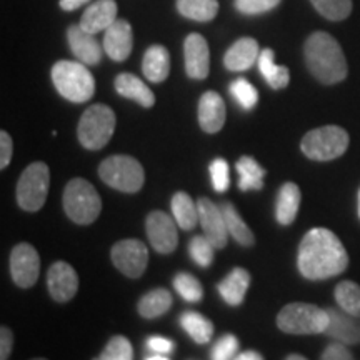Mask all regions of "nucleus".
Listing matches in <instances>:
<instances>
[{
	"label": "nucleus",
	"instance_id": "nucleus-20",
	"mask_svg": "<svg viewBox=\"0 0 360 360\" xmlns=\"http://www.w3.org/2000/svg\"><path fill=\"white\" fill-rule=\"evenodd\" d=\"M260 49L257 40L252 37H242L229 47L224 56V65L227 70L244 72L249 70L255 62H259Z\"/></svg>",
	"mask_w": 360,
	"mask_h": 360
},
{
	"label": "nucleus",
	"instance_id": "nucleus-29",
	"mask_svg": "<svg viewBox=\"0 0 360 360\" xmlns=\"http://www.w3.org/2000/svg\"><path fill=\"white\" fill-rule=\"evenodd\" d=\"M237 174H238V188L242 192L247 191H262L265 170L254 157H240L237 160Z\"/></svg>",
	"mask_w": 360,
	"mask_h": 360
},
{
	"label": "nucleus",
	"instance_id": "nucleus-38",
	"mask_svg": "<svg viewBox=\"0 0 360 360\" xmlns=\"http://www.w3.org/2000/svg\"><path fill=\"white\" fill-rule=\"evenodd\" d=\"M214 252L215 247L210 244V240L205 236H195L188 244V254L199 267L207 269L212 265Z\"/></svg>",
	"mask_w": 360,
	"mask_h": 360
},
{
	"label": "nucleus",
	"instance_id": "nucleus-15",
	"mask_svg": "<svg viewBox=\"0 0 360 360\" xmlns=\"http://www.w3.org/2000/svg\"><path fill=\"white\" fill-rule=\"evenodd\" d=\"M184 57H186V72L191 79L204 80L210 72L209 44L200 34L187 35L184 42Z\"/></svg>",
	"mask_w": 360,
	"mask_h": 360
},
{
	"label": "nucleus",
	"instance_id": "nucleus-13",
	"mask_svg": "<svg viewBox=\"0 0 360 360\" xmlns=\"http://www.w3.org/2000/svg\"><path fill=\"white\" fill-rule=\"evenodd\" d=\"M197 207H199V222L202 225V231H204V236L209 238L210 244L215 249H225L231 236H229L227 227H225V219L222 210H220V205L214 204L212 200L205 199V197H200L197 200Z\"/></svg>",
	"mask_w": 360,
	"mask_h": 360
},
{
	"label": "nucleus",
	"instance_id": "nucleus-5",
	"mask_svg": "<svg viewBox=\"0 0 360 360\" xmlns=\"http://www.w3.org/2000/svg\"><path fill=\"white\" fill-rule=\"evenodd\" d=\"M64 210L72 222L89 225L101 215L102 200L97 188L85 179H72L64 191Z\"/></svg>",
	"mask_w": 360,
	"mask_h": 360
},
{
	"label": "nucleus",
	"instance_id": "nucleus-35",
	"mask_svg": "<svg viewBox=\"0 0 360 360\" xmlns=\"http://www.w3.org/2000/svg\"><path fill=\"white\" fill-rule=\"evenodd\" d=\"M174 287L177 290V294L182 297L186 302H200L202 297H204V289H202V283L199 278H195L192 274L187 272H179L174 278Z\"/></svg>",
	"mask_w": 360,
	"mask_h": 360
},
{
	"label": "nucleus",
	"instance_id": "nucleus-32",
	"mask_svg": "<svg viewBox=\"0 0 360 360\" xmlns=\"http://www.w3.org/2000/svg\"><path fill=\"white\" fill-rule=\"evenodd\" d=\"M177 11L186 19L195 22H209L219 12L217 0H177Z\"/></svg>",
	"mask_w": 360,
	"mask_h": 360
},
{
	"label": "nucleus",
	"instance_id": "nucleus-26",
	"mask_svg": "<svg viewBox=\"0 0 360 360\" xmlns=\"http://www.w3.org/2000/svg\"><path fill=\"white\" fill-rule=\"evenodd\" d=\"M259 70L274 90L285 89L290 82V72L285 65L276 64V53L272 49H264L259 56Z\"/></svg>",
	"mask_w": 360,
	"mask_h": 360
},
{
	"label": "nucleus",
	"instance_id": "nucleus-50",
	"mask_svg": "<svg viewBox=\"0 0 360 360\" xmlns=\"http://www.w3.org/2000/svg\"><path fill=\"white\" fill-rule=\"evenodd\" d=\"M357 210H359V217H360V191H359V205H357Z\"/></svg>",
	"mask_w": 360,
	"mask_h": 360
},
{
	"label": "nucleus",
	"instance_id": "nucleus-7",
	"mask_svg": "<svg viewBox=\"0 0 360 360\" xmlns=\"http://www.w3.org/2000/svg\"><path fill=\"white\" fill-rule=\"evenodd\" d=\"M349 141L347 130L339 125H326V127L314 129L305 134L300 142V150L310 160L328 162L345 154Z\"/></svg>",
	"mask_w": 360,
	"mask_h": 360
},
{
	"label": "nucleus",
	"instance_id": "nucleus-28",
	"mask_svg": "<svg viewBox=\"0 0 360 360\" xmlns=\"http://www.w3.org/2000/svg\"><path fill=\"white\" fill-rule=\"evenodd\" d=\"M175 222L182 231H192L199 222V207L187 192H177L170 202Z\"/></svg>",
	"mask_w": 360,
	"mask_h": 360
},
{
	"label": "nucleus",
	"instance_id": "nucleus-23",
	"mask_svg": "<svg viewBox=\"0 0 360 360\" xmlns=\"http://www.w3.org/2000/svg\"><path fill=\"white\" fill-rule=\"evenodd\" d=\"M250 285V274L245 269H233L224 281L217 283V290L222 299L232 307H238L244 302L247 290Z\"/></svg>",
	"mask_w": 360,
	"mask_h": 360
},
{
	"label": "nucleus",
	"instance_id": "nucleus-47",
	"mask_svg": "<svg viewBox=\"0 0 360 360\" xmlns=\"http://www.w3.org/2000/svg\"><path fill=\"white\" fill-rule=\"evenodd\" d=\"M233 360H264V357L259 352H255V350H245V352L237 354Z\"/></svg>",
	"mask_w": 360,
	"mask_h": 360
},
{
	"label": "nucleus",
	"instance_id": "nucleus-8",
	"mask_svg": "<svg viewBox=\"0 0 360 360\" xmlns=\"http://www.w3.org/2000/svg\"><path fill=\"white\" fill-rule=\"evenodd\" d=\"M98 175L107 186L119 192L135 193L146 182L142 164L130 155H112L98 165Z\"/></svg>",
	"mask_w": 360,
	"mask_h": 360
},
{
	"label": "nucleus",
	"instance_id": "nucleus-2",
	"mask_svg": "<svg viewBox=\"0 0 360 360\" xmlns=\"http://www.w3.org/2000/svg\"><path fill=\"white\" fill-rule=\"evenodd\" d=\"M304 58L310 74L321 84L334 85L347 77V60L339 42L327 32H314L305 40Z\"/></svg>",
	"mask_w": 360,
	"mask_h": 360
},
{
	"label": "nucleus",
	"instance_id": "nucleus-44",
	"mask_svg": "<svg viewBox=\"0 0 360 360\" xmlns=\"http://www.w3.org/2000/svg\"><path fill=\"white\" fill-rule=\"evenodd\" d=\"M13 154V143L12 137L8 135L6 130L0 132V169H6L12 160Z\"/></svg>",
	"mask_w": 360,
	"mask_h": 360
},
{
	"label": "nucleus",
	"instance_id": "nucleus-9",
	"mask_svg": "<svg viewBox=\"0 0 360 360\" xmlns=\"http://www.w3.org/2000/svg\"><path fill=\"white\" fill-rule=\"evenodd\" d=\"M51 170L44 162H34L22 172L17 182V204L27 212H37L47 200Z\"/></svg>",
	"mask_w": 360,
	"mask_h": 360
},
{
	"label": "nucleus",
	"instance_id": "nucleus-3",
	"mask_svg": "<svg viewBox=\"0 0 360 360\" xmlns=\"http://www.w3.org/2000/svg\"><path fill=\"white\" fill-rule=\"evenodd\" d=\"M52 82L67 101L82 103L96 94V80L82 62L58 60L52 67Z\"/></svg>",
	"mask_w": 360,
	"mask_h": 360
},
{
	"label": "nucleus",
	"instance_id": "nucleus-36",
	"mask_svg": "<svg viewBox=\"0 0 360 360\" xmlns=\"http://www.w3.org/2000/svg\"><path fill=\"white\" fill-rule=\"evenodd\" d=\"M94 360H134L132 344L124 335L112 337L102 354Z\"/></svg>",
	"mask_w": 360,
	"mask_h": 360
},
{
	"label": "nucleus",
	"instance_id": "nucleus-25",
	"mask_svg": "<svg viewBox=\"0 0 360 360\" xmlns=\"http://www.w3.org/2000/svg\"><path fill=\"white\" fill-rule=\"evenodd\" d=\"M302 193L294 182H287L281 187L276 202V219L281 225H290L294 222L300 209Z\"/></svg>",
	"mask_w": 360,
	"mask_h": 360
},
{
	"label": "nucleus",
	"instance_id": "nucleus-40",
	"mask_svg": "<svg viewBox=\"0 0 360 360\" xmlns=\"http://www.w3.org/2000/svg\"><path fill=\"white\" fill-rule=\"evenodd\" d=\"M238 350V340L236 335L225 334L215 342L210 350V360H233Z\"/></svg>",
	"mask_w": 360,
	"mask_h": 360
},
{
	"label": "nucleus",
	"instance_id": "nucleus-14",
	"mask_svg": "<svg viewBox=\"0 0 360 360\" xmlns=\"http://www.w3.org/2000/svg\"><path fill=\"white\" fill-rule=\"evenodd\" d=\"M47 289L57 302H69L79 290V277L67 262H56L47 272Z\"/></svg>",
	"mask_w": 360,
	"mask_h": 360
},
{
	"label": "nucleus",
	"instance_id": "nucleus-33",
	"mask_svg": "<svg viewBox=\"0 0 360 360\" xmlns=\"http://www.w3.org/2000/svg\"><path fill=\"white\" fill-rule=\"evenodd\" d=\"M337 305L354 317L360 319V285L355 282L344 281L335 287Z\"/></svg>",
	"mask_w": 360,
	"mask_h": 360
},
{
	"label": "nucleus",
	"instance_id": "nucleus-49",
	"mask_svg": "<svg viewBox=\"0 0 360 360\" xmlns=\"http://www.w3.org/2000/svg\"><path fill=\"white\" fill-rule=\"evenodd\" d=\"M285 360H307V359L302 357V355H299V354H290Z\"/></svg>",
	"mask_w": 360,
	"mask_h": 360
},
{
	"label": "nucleus",
	"instance_id": "nucleus-21",
	"mask_svg": "<svg viewBox=\"0 0 360 360\" xmlns=\"http://www.w3.org/2000/svg\"><path fill=\"white\" fill-rule=\"evenodd\" d=\"M117 20L115 0H97L90 4L80 19V27L89 34H98L107 30Z\"/></svg>",
	"mask_w": 360,
	"mask_h": 360
},
{
	"label": "nucleus",
	"instance_id": "nucleus-24",
	"mask_svg": "<svg viewBox=\"0 0 360 360\" xmlns=\"http://www.w3.org/2000/svg\"><path fill=\"white\" fill-rule=\"evenodd\" d=\"M142 72L154 84L164 82L170 74V56L164 45H152L143 53Z\"/></svg>",
	"mask_w": 360,
	"mask_h": 360
},
{
	"label": "nucleus",
	"instance_id": "nucleus-30",
	"mask_svg": "<svg viewBox=\"0 0 360 360\" xmlns=\"http://www.w3.org/2000/svg\"><path fill=\"white\" fill-rule=\"evenodd\" d=\"M179 323L197 344H207L214 335V323L202 314L193 312V310H187L180 315Z\"/></svg>",
	"mask_w": 360,
	"mask_h": 360
},
{
	"label": "nucleus",
	"instance_id": "nucleus-6",
	"mask_svg": "<svg viewBox=\"0 0 360 360\" xmlns=\"http://www.w3.org/2000/svg\"><path fill=\"white\" fill-rule=\"evenodd\" d=\"M115 132V114L105 103L90 105L79 120L77 137L87 150H101Z\"/></svg>",
	"mask_w": 360,
	"mask_h": 360
},
{
	"label": "nucleus",
	"instance_id": "nucleus-1",
	"mask_svg": "<svg viewBox=\"0 0 360 360\" xmlns=\"http://www.w3.org/2000/svg\"><path fill=\"white\" fill-rule=\"evenodd\" d=\"M349 254L344 244L328 229H310L299 245L297 267L307 281H326L344 272Z\"/></svg>",
	"mask_w": 360,
	"mask_h": 360
},
{
	"label": "nucleus",
	"instance_id": "nucleus-39",
	"mask_svg": "<svg viewBox=\"0 0 360 360\" xmlns=\"http://www.w3.org/2000/svg\"><path fill=\"white\" fill-rule=\"evenodd\" d=\"M210 172V182L215 192L224 193L231 186V170H229V164L225 159H215L212 164L209 165Z\"/></svg>",
	"mask_w": 360,
	"mask_h": 360
},
{
	"label": "nucleus",
	"instance_id": "nucleus-46",
	"mask_svg": "<svg viewBox=\"0 0 360 360\" xmlns=\"http://www.w3.org/2000/svg\"><path fill=\"white\" fill-rule=\"evenodd\" d=\"M89 2L90 0H58V6H60L62 11L72 12V11H77V8H80Z\"/></svg>",
	"mask_w": 360,
	"mask_h": 360
},
{
	"label": "nucleus",
	"instance_id": "nucleus-48",
	"mask_svg": "<svg viewBox=\"0 0 360 360\" xmlns=\"http://www.w3.org/2000/svg\"><path fill=\"white\" fill-rule=\"evenodd\" d=\"M146 360H169V359L165 357V355H160V354H152V355H148V357H147Z\"/></svg>",
	"mask_w": 360,
	"mask_h": 360
},
{
	"label": "nucleus",
	"instance_id": "nucleus-17",
	"mask_svg": "<svg viewBox=\"0 0 360 360\" xmlns=\"http://www.w3.org/2000/svg\"><path fill=\"white\" fill-rule=\"evenodd\" d=\"M330 322L326 328L327 337L345 345L360 344V319L339 309H327Z\"/></svg>",
	"mask_w": 360,
	"mask_h": 360
},
{
	"label": "nucleus",
	"instance_id": "nucleus-11",
	"mask_svg": "<svg viewBox=\"0 0 360 360\" xmlns=\"http://www.w3.org/2000/svg\"><path fill=\"white\" fill-rule=\"evenodd\" d=\"M40 257L39 252L27 242H20L12 249L11 276L15 285L29 289L39 281Z\"/></svg>",
	"mask_w": 360,
	"mask_h": 360
},
{
	"label": "nucleus",
	"instance_id": "nucleus-51",
	"mask_svg": "<svg viewBox=\"0 0 360 360\" xmlns=\"http://www.w3.org/2000/svg\"><path fill=\"white\" fill-rule=\"evenodd\" d=\"M32 360H47V359H32Z\"/></svg>",
	"mask_w": 360,
	"mask_h": 360
},
{
	"label": "nucleus",
	"instance_id": "nucleus-37",
	"mask_svg": "<svg viewBox=\"0 0 360 360\" xmlns=\"http://www.w3.org/2000/svg\"><path fill=\"white\" fill-rule=\"evenodd\" d=\"M231 94L244 110H252L259 102L257 89L247 79H237L231 84Z\"/></svg>",
	"mask_w": 360,
	"mask_h": 360
},
{
	"label": "nucleus",
	"instance_id": "nucleus-18",
	"mask_svg": "<svg viewBox=\"0 0 360 360\" xmlns=\"http://www.w3.org/2000/svg\"><path fill=\"white\" fill-rule=\"evenodd\" d=\"M67 39H69L70 51L74 52V56L79 58L80 62L85 65H97L101 64L103 45L94 37V34L85 32L80 25H72L69 27V32H67Z\"/></svg>",
	"mask_w": 360,
	"mask_h": 360
},
{
	"label": "nucleus",
	"instance_id": "nucleus-45",
	"mask_svg": "<svg viewBox=\"0 0 360 360\" xmlns=\"http://www.w3.org/2000/svg\"><path fill=\"white\" fill-rule=\"evenodd\" d=\"M13 349V334L8 327L0 328V360H8Z\"/></svg>",
	"mask_w": 360,
	"mask_h": 360
},
{
	"label": "nucleus",
	"instance_id": "nucleus-4",
	"mask_svg": "<svg viewBox=\"0 0 360 360\" xmlns=\"http://www.w3.org/2000/svg\"><path fill=\"white\" fill-rule=\"evenodd\" d=\"M328 322L330 317L326 309L304 302L287 304L277 315V327L290 335L323 334Z\"/></svg>",
	"mask_w": 360,
	"mask_h": 360
},
{
	"label": "nucleus",
	"instance_id": "nucleus-16",
	"mask_svg": "<svg viewBox=\"0 0 360 360\" xmlns=\"http://www.w3.org/2000/svg\"><path fill=\"white\" fill-rule=\"evenodd\" d=\"M103 51L112 60L124 62L127 60L134 47L132 27L127 20L117 19L103 35Z\"/></svg>",
	"mask_w": 360,
	"mask_h": 360
},
{
	"label": "nucleus",
	"instance_id": "nucleus-12",
	"mask_svg": "<svg viewBox=\"0 0 360 360\" xmlns=\"http://www.w3.org/2000/svg\"><path fill=\"white\" fill-rule=\"evenodd\" d=\"M177 222L162 210H154L146 220V231L150 244L159 254H172L177 249L179 232Z\"/></svg>",
	"mask_w": 360,
	"mask_h": 360
},
{
	"label": "nucleus",
	"instance_id": "nucleus-41",
	"mask_svg": "<svg viewBox=\"0 0 360 360\" xmlns=\"http://www.w3.org/2000/svg\"><path fill=\"white\" fill-rule=\"evenodd\" d=\"M278 4H281V0H236L233 6L240 13L257 15V13L274 11Z\"/></svg>",
	"mask_w": 360,
	"mask_h": 360
},
{
	"label": "nucleus",
	"instance_id": "nucleus-10",
	"mask_svg": "<svg viewBox=\"0 0 360 360\" xmlns=\"http://www.w3.org/2000/svg\"><path fill=\"white\" fill-rule=\"evenodd\" d=\"M112 264L115 265L124 276L139 278L146 272L148 264V249L146 244L135 238L120 240L112 247Z\"/></svg>",
	"mask_w": 360,
	"mask_h": 360
},
{
	"label": "nucleus",
	"instance_id": "nucleus-31",
	"mask_svg": "<svg viewBox=\"0 0 360 360\" xmlns=\"http://www.w3.org/2000/svg\"><path fill=\"white\" fill-rule=\"evenodd\" d=\"M172 307V295L167 289H154L139 300V314L143 319H157Z\"/></svg>",
	"mask_w": 360,
	"mask_h": 360
},
{
	"label": "nucleus",
	"instance_id": "nucleus-43",
	"mask_svg": "<svg viewBox=\"0 0 360 360\" xmlns=\"http://www.w3.org/2000/svg\"><path fill=\"white\" fill-rule=\"evenodd\" d=\"M321 360H354V355L342 342H332L323 350Z\"/></svg>",
	"mask_w": 360,
	"mask_h": 360
},
{
	"label": "nucleus",
	"instance_id": "nucleus-19",
	"mask_svg": "<svg viewBox=\"0 0 360 360\" xmlns=\"http://www.w3.org/2000/svg\"><path fill=\"white\" fill-rule=\"evenodd\" d=\"M225 110L224 98L214 90H209L199 101V124L204 132L207 134H217L222 130L225 124Z\"/></svg>",
	"mask_w": 360,
	"mask_h": 360
},
{
	"label": "nucleus",
	"instance_id": "nucleus-42",
	"mask_svg": "<svg viewBox=\"0 0 360 360\" xmlns=\"http://www.w3.org/2000/svg\"><path fill=\"white\" fill-rule=\"evenodd\" d=\"M146 347H147V350H150L152 354L167 355V354H172L174 352L175 344H174V340L165 339V337L152 335V337H148V339H147Z\"/></svg>",
	"mask_w": 360,
	"mask_h": 360
},
{
	"label": "nucleus",
	"instance_id": "nucleus-27",
	"mask_svg": "<svg viewBox=\"0 0 360 360\" xmlns=\"http://www.w3.org/2000/svg\"><path fill=\"white\" fill-rule=\"evenodd\" d=\"M220 210H222L224 219H225V227H227L229 236H231L237 244L242 247H252L255 244V236L250 231L249 225L244 222V219L240 217V214L237 212V209L231 202H222L220 204Z\"/></svg>",
	"mask_w": 360,
	"mask_h": 360
},
{
	"label": "nucleus",
	"instance_id": "nucleus-34",
	"mask_svg": "<svg viewBox=\"0 0 360 360\" xmlns=\"http://www.w3.org/2000/svg\"><path fill=\"white\" fill-rule=\"evenodd\" d=\"M310 2L315 11L332 22L347 19L352 12V0H310Z\"/></svg>",
	"mask_w": 360,
	"mask_h": 360
},
{
	"label": "nucleus",
	"instance_id": "nucleus-22",
	"mask_svg": "<svg viewBox=\"0 0 360 360\" xmlns=\"http://www.w3.org/2000/svg\"><path fill=\"white\" fill-rule=\"evenodd\" d=\"M115 90L119 96L125 98H130V101H135L139 105L146 107V109H150L155 103V96L150 89L147 87V84H143L137 75L134 74H119L115 77Z\"/></svg>",
	"mask_w": 360,
	"mask_h": 360
}]
</instances>
